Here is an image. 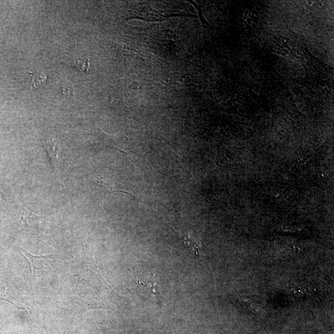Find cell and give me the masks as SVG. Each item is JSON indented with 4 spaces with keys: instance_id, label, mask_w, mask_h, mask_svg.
<instances>
[{
    "instance_id": "cell-5",
    "label": "cell",
    "mask_w": 334,
    "mask_h": 334,
    "mask_svg": "<svg viewBox=\"0 0 334 334\" xmlns=\"http://www.w3.org/2000/svg\"><path fill=\"white\" fill-rule=\"evenodd\" d=\"M22 252H21L22 256H24L25 260L27 262L28 265H29L30 273V277H32L33 272H34V269H38L37 267V265L39 263L38 260L40 259H48V257L50 256H34V255L29 253L25 249L21 248Z\"/></svg>"
},
{
    "instance_id": "cell-1",
    "label": "cell",
    "mask_w": 334,
    "mask_h": 334,
    "mask_svg": "<svg viewBox=\"0 0 334 334\" xmlns=\"http://www.w3.org/2000/svg\"><path fill=\"white\" fill-rule=\"evenodd\" d=\"M94 182L99 187L102 188V190L106 193V196L114 193H121L133 196L132 194L126 190L124 185L119 182L116 178L110 177L106 174L97 175V177L94 178Z\"/></svg>"
},
{
    "instance_id": "cell-9",
    "label": "cell",
    "mask_w": 334,
    "mask_h": 334,
    "mask_svg": "<svg viewBox=\"0 0 334 334\" xmlns=\"http://www.w3.org/2000/svg\"><path fill=\"white\" fill-rule=\"evenodd\" d=\"M62 91L64 94L73 95L74 93L73 84L68 82L63 84Z\"/></svg>"
},
{
    "instance_id": "cell-2",
    "label": "cell",
    "mask_w": 334,
    "mask_h": 334,
    "mask_svg": "<svg viewBox=\"0 0 334 334\" xmlns=\"http://www.w3.org/2000/svg\"><path fill=\"white\" fill-rule=\"evenodd\" d=\"M45 147L47 150L51 162H52L53 170L55 171L58 182L64 186L62 180V174H61L63 164L62 156L61 155L62 150L57 141L54 139H48L45 142Z\"/></svg>"
},
{
    "instance_id": "cell-7",
    "label": "cell",
    "mask_w": 334,
    "mask_h": 334,
    "mask_svg": "<svg viewBox=\"0 0 334 334\" xmlns=\"http://www.w3.org/2000/svg\"><path fill=\"white\" fill-rule=\"evenodd\" d=\"M141 16H140V19H144L146 21H162L163 17V15L160 14V12L156 11H154V9H152L150 11H143L142 12Z\"/></svg>"
},
{
    "instance_id": "cell-8",
    "label": "cell",
    "mask_w": 334,
    "mask_h": 334,
    "mask_svg": "<svg viewBox=\"0 0 334 334\" xmlns=\"http://www.w3.org/2000/svg\"><path fill=\"white\" fill-rule=\"evenodd\" d=\"M73 66L80 71H83L84 73L88 72L89 68V60H86L84 62L81 61H75L73 63Z\"/></svg>"
},
{
    "instance_id": "cell-6",
    "label": "cell",
    "mask_w": 334,
    "mask_h": 334,
    "mask_svg": "<svg viewBox=\"0 0 334 334\" xmlns=\"http://www.w3.org/2000/svg\"><path fill=\"white\" fill-rule=\"evenodd\" d=\"M183 241H184L186 246H188V248L192 249V250L196 254H198L199 252H201V249L202 248L201 242L198 241L196 239L193 240L192 236H191L190 234H187L184 238H183Z\"/></svg>"
},
{
    "instance_id": "cell-3",
    "label": "cell",
    "mask_w": 334,
    "mask_h": 334,
    "mask_svg": "<svg viewBox=\"0 0 334 334\" xmlns=\"http://www.w3.org/2000/svg\"><path fill=\"white\" fill-rule=\"evenodd\" d=\"M19 213L23 229L29 233L37 234L42 218L23 207H20Z\"/></svg>"
},
{
    "instance_id": "cell-4",
    "label": "cell",
    "mask_w": 334,
    "mask_h": 334,
    "mask_svg": "<svg viewBox=\"0 0 334 334\" xmlns=\"http://www.w3.org/2000/svg\"><path fill=\"white\" fill-rule=\"evenodd\" d=\"M47 76L42 72H28L24 80L27 88L38 89L47 81Z\"/></svg>"
}]
</instances>
